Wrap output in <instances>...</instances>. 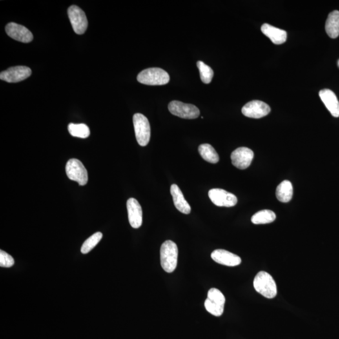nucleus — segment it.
Masks as SVG:
<instances>
[{"mask_svg": "<svg viewBox=\"0 0 339 339\" xmlns=\"http://www.w3.org/2000/svg\"><path fill=\"white\" fill-rule=\"evenodd\" d=\"M178 254V248L172 241H166L162 244L160 248V261L164 271L170 273L176 270Z\"/></svg>", "mask_w": 339, "mask_h": 339, "instance_id": "nucleus-1", "label": "nucleus"}, {"mask_svg": "<svg viewBox=\"0 0 339 339\" xmlns=\"http://www.w3.org/2000/svg\"><path fill=\"white\" fill-rule=\"evenodd\" d=\"M254 289L267 298H273L277 294L275 281L271 274L266 271H260L254 279Z\"/></svg>", "mask_w": 339, "mask_h": 339, "instance_id": "nucleus-2", "label": "nucleus"}, {"mask_svg": "<svg viewBox=\"0 0 339 339\" xmlns=\"http://www.w3.org/2000/svg\"><path fill=\"white\" fill-rule=\"evenodd\" d=\"M137 80L139 83L149 86L165 85L170 81L168 73L160 68H148L139 73Z\"/></svg>", "mask_w": 339, "mask_h": 339, "instance_id": "nucleus-3", "label": "nucleus"}, {"mask_svg": "<svg viewBox=\"0 0 339 339\" xmlns=\"http://www.w3.org/2000/svg\"><path fill=\"white\" fill-rule=\"evenodd\" d=\"M133 120L137 142L141 147H145L149 143L150 139L151 129L149 121L147 117L140 113L135 114Z\"/></svg>", "mask_w": 339, "mask_h": 339, "instance_id": "nucleus-4", "label": "nucleus"}, {"mask_svg": "<svg viewBox=\"0 0 339 339\" xmlns=\"http://www.w3.org/2000/svg\"><path fill=\"white\" fill-rule=\"evenodd\" d=\"M66 171L68 179L77 181L80 185H85L88 183L87 170L79 159H70L66 164Z\"/></svg>", "mask_w": 339, "mask_h": 339, "instance_id": "nucleus-5", "label": "nucleus"}, {"mask_svg": "<svg viewBox=\"0 0 339 339\" xmlns=\"http://www.w3.org/2000/svg\"><path fill=\"white\" fill-rule=\"evenodd\" d=\"M168 110L174 116L183 119H196L200 115V111L196 106L179 101L170 102Z\"/></svg>", "mask_w": 339, "mask_h": 339, "instance_id": "nucleus-6", "label": "nucleus"}, {"mask_svg": "<svg viewBox=\"0 0 339 339\" xmlns=\"http://www.w3.org/2000/svg\"><path fill=\"white\" fill-rule=\"evenodd\" d=\"M68 15L74 32L79 35L84 34L88 26L85 13L78 6L72 5L68 9Z\"/></svg>", "mask_w": 339, "mask_h": 339, "instance_id": "nucleus-7", "label": "nucleus"}, {"mask_svg": "<svg viewBox=\"0 0 339 339\" xmlns=\"http://www.w3.org/2000/svg\"><path fill=\"white\" fill-rule=\"evenodd\" d=\"M209 197L212 203L219 207H233L238 203L236 196L221 188L210 190Z\"/></svg>", "mask_w": 339, "mask_h": 339, "instance_id": "nucleus-8", "label": "nucleus"}, {"mask_svg": "<svg viewBox=\"0 0 339 339\" xmlns=\"http://www.w3.org/2000/svg\"><path fill=\"white\" fill-rule=\"evenodd\" d=\"M253 158V152L247 147L237 148L230 155L232 165L241 170L249 167Z\"/></svg>", "mask_w": 339, "mask_h": 339, "instance_id": "nucleus-9", "label": "nucleus"}, {"mask_svg": "<svg viewBox=\"0 0 339 339\" xmlns=\"http://www.w3.org/2000/svg\"><path fill=\"white\" fill-rule=\"evenodd\" d=\"M271 108L263 101L254 100L249 102L243 106L242 113L245 116L259 119L267 116Z\"/></svg>", "mask_w": 339, "mask_h": 339, "instance_id": "nucleus-10", "label": "nucleus"}, {"mask_svg": "<svg viewBox=\"0 0 339 339\" xmlns=\"http://www.w3.org/2000/svg\"><path fill=\"white\" fill-rule=\"evenodd\" d=\"M32 74L30 68L25 66H16L1 72L0 79L10 83H18L28 78Z\"/></svg>", "mask_w": 339, "mask_h": 339, "instance_id": "nucleus-11", "label": "nucleus"}, {"mask_svg": "<svg viewBox=\"0 0 339 339\" xmlns=\"http://www.w3.org/2000/svg\"><path fill=\"white\" fill-rule=\"evenodd\" d=\"M5 30L9 37L17 41L29 43L34 39L32 32L28 28L13 22L6 26Z\"/></svg>", "mask_w": 339, "mask_h": 339, "instance_id": "nucleus-12", "label": "nucleus"}, {"mask_svg": "<svg viewBox=\"0 0 339 339\" xmlns=\"http://www.w3.org/2000/svg\"><path fill=\"white\" fill-rule=\"evenodd\" d=\"M128 219L130 225L135 229L140 227L143 222L142 209L136 199L130 198L127 201Z\"/></svg>", "mask_w": 339, "mask_h": 339, "instance_id": "nucleus-13", "label": "nucleus"}, {"mask_svg": "<svg viewBox=\"0 0 339 339\" xmlns=\"http://www.w3.org/2000/svg\"><path fill=\"white\" fill-rule=\"evenodd\" d=\"M211 258L215 262L227 267H236L241 263L240 257L225 249L214 250Z\"/></svg>", "mask_w": 339, "mask_h": 339, "instance_id": "nucleus-14", "label": "nucleus"}, {"mask_svg": "<svg viewBox=\"0 0 339 339\" xmlns=\"http://www.w3.org/2000/svg\"><path fill=\"white\" fill-rule=\"evenodd\" d=\"M319 96L332 116L339 117V102L335 93L325 89L319 92Z\"/></svg>", "mask_w": 339, "mask_h": 339, "instance_id": "nucleus-15", "label": "nucleus"}, {"mask_svg": "<svg viewBox=\"0 0 339 339\" xmlns=\"http://www.w3.org/2000/svg\"><path fill=\"white\" fill-rule=\"evenodd\" d=\"M263 34L271 40L272 43L280 45L287 41V33L269 24L265 23L261 26Z\"/></svg>", "mask_w": 339, "mask_h": 339, "instance_id": "nucleus-16", "label": "nucleus"}, {"mask_svg": "<svg viewBox=\"0 0 339 339\" xmlns=\"http://www.w3.org/2000/svg\"><path fill=\"white\" fill-rule=\"evenodd\" d=\"M170 193L173 197L174 205L177 209L185 214H188L191 211V207L185 200L180 188L176 184H173L170 187Z\"/></svg>", "mask_w": 339, "mask_h": 339, "instance_id": "nucleus-17", "label": "nucleus"}, {"mask_svg": "<svg viewBox=\"0 0 339 339\" xmlns=\"http://www.w3.org/2000/svg\"><path fill=\"white\" fill-rule=\"evenodd\" d=\"M325 31L332 39H336L339 35V12L338 10L330 13L325 23Z\"/></svg>", "mask_w": 339, "mask_h": 339, "instance_id": "nucleus-18", "label": "nucleus"}, {"mask_svg": "<svg viewBox=\"0 0 339 339\" xmlns=\"http://www.w3.org/2000/svg\"><path fill=\"white\" fill-rule=\"evenodd\" d=\"M293 192L292 183L289 181H284L277 187L276 196L279 201L287 203L292 200Z\"/></svg>", "mask_w": 339, "mask_h": 339, "instance_id": "nucleus-19", "label": "nucleus"}, {"mask_svg": "<svg viewBox=\"0 0 339 339\" xmlns=\"http://www.w3.org/2000/svg\"><path fill=\"white\" fill-rule=\"evenodd\" d=\"M199 152L202 158L208 162L217 163L219 160L218 153L209 144H202L199 146Z\"/></svg>", "mask_w": 339, "mask_h": 339, "instance_id": "nucleus-20", "label": "nucleus"}, {"mask_svg": "<svg viewBox=\"0 0 339 339\" xmlns=\"http://www.w3.org/2000/svg\"><path fill=\"white\" fill-rule=\"evenodd\" d=\"M276 218L272 210H263L256 212L251 218V222L254 225H265L273 222Z\"/></svg>", "mask_w": 339, "mask_h": 339, "instance_id": "nucleus-21", "label": "nucleus"}, {"mask_svg": "<svg viewBox=\"0 0 339 339\" xmlns=\"http://www.w3.org/2000/svg\"><path fill=\"white\" fill-rule=\"evenodd\" d=\"M68 130L72 136L77 138H86L90 135V128L85 124L70 123Z\"/></svg>", "mask_w": 339, "mask_h": 339, "instance_id": "nucleus-22", "label": "nucleus"}, {"mask_svg": "<svg viewBox=\"0 0 339 339\" xmlns=\"http://www.w3.org/2000/svg\"><path fill=\"white\" fill-rule=\"evenodd\" d=\"M102 238H103V234L100 232H96V233L92 235L82 246L81 249L82 253L87 254L91 251L93 248L99 243Z\"/></svg>", "mask_w": 339, "mask_h": 339, "instance_id": "nucleus-23", "label": "nucleus"}, {"mask_svg": "<svg viewBox=\"0 0 339 339\" xmlns=\"http://www.w3.org/2000/svg\"><path fill=\"white\" fill-rule=\"evenodd\" d=\"M197 66L199 68V72H200L202 81L205 84H209L213 78V70L209 66L203 63V61L197 62Z\"/></svg>", "mask_w": 339, "mask_h": 339, "instance_id": "nucleus-24", "label": "nucleus"}, {"mask_svg": "<svg viewBox=\"0 0 339 339\" xmlns=\"http://www.w3.org/2000/svg\"><path fill=\"white\" fill-rule=\"evenodd\" d=\"M207 299L216 304L225 306L226 298L222 292L217 289H211L207 294Z\"/></svg>", "mask_w": 339, "mask_h": 339, "instance_id": "nucleus-25", "label": "nucleus"}, {"mask_svg": "<svg viewBox=\"0 0 339 339\" xmlns=\"http://www.w3.org/2000/svg\"><path fill=\"white\" fill-rule=\"evenodd\" d=\"M204 305L205 309L210 314L216 316H222L225 306L216 304L207 298L205 301Z\"/></svg>", "mask_w": 339, "mask_h": 339, "instance_id": "nucleus-26", "label": "nucleus"}, {"mask_svg": "<svg viewBox=\"0 0 339 339\" xmlns=\"http://www.w3.org/2000/svg\"><path fill=\"white\" fill-rule=\"evenodd\" d=\"M15 261L12 256L3 251H0V267L10 268L14 265Z\"/></svg>", "mask_w": 339, "mask_h": 339, "instance_id": "nucleus-27", "label": "nucleus"}, {"mask_svg": "<svg viewBox=\"0 0 339 339\" xmlns=\"http://www.w3.org/2000/svg\"></svg>", "mask_w": 339, "mask_h": 339, "instance_id": "nucleus-28", "label": "nucleus"}]
</instances>
